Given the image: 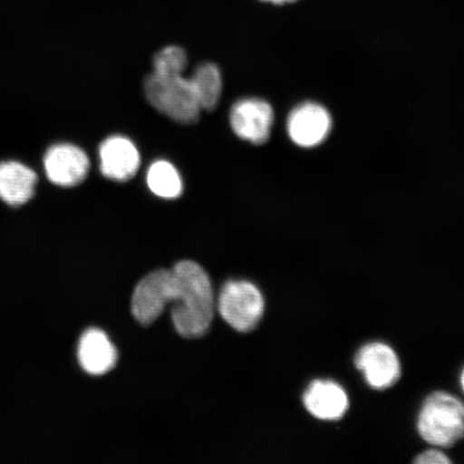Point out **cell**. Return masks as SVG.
Instances as JSON below:
<instances>
[{
    "instance_id": "obj_1",
    "label": "cell",
    "mask_w": 464,
    "mask_h": 464,
    "mask_svg": "<svg viewBox=\"0 0 464 464\" xmlns=\"http://www.w3.org/2000/svg\"><path fill=\"white\" fill-rule=\"evenodd\" d=\"M172 271L177 281L171 311L174 328L184 338H200L210 328L217 307L210 277L191 260L179 261Z\"/></svg>"
},
{
    "instance_id": "obj_2",
    "label": "cell",
    "mask_w": 464,
    "mask_h": 464,
    "mask_svg": "<svg viewBox=\"0 0 464 464\" xmlns=\"http://www.w3.org/2000/svg\"><path fill=\"white\" fill-rule=\"evenodd\" d=\"M417 430L428 444L451 448L464 439V404L448 392L431 393L421 406Z\"/></svg>"
},
{
    "instance_id": "obj_3",
    "label": "cell",
    "mask_w": 464,
    "mask_h": 464,
    "mask_svg": "<svg viewBox=\"0 0 464 464\" xmlns=\"http://www.w3.org/2000/svg\"><path fill=\"white\" fill-rule=\"evenodd\" d=\"M144 94L150 106L178 123L190 125L199 119L201 108L193 85L183 75L164 77L153 72L145 79Z\"/></svg>"
},
{
    "instance_id": "obj_4",
    "label": "cell",
    "mask_w": 464,
    "mask_h": 464,
    "mask_svg": "<svg viewBox=\"0 0 464 464\" xmlns=\"http://www.w3.org/2000/svg\"><path fill=\"white\" fill-rule=\"evenodd\" d=\"M220 316L239 333L257 327L265 312V299L254 284L246 281L226 283L218 300Z\"/></svg>"
},
{
    "instance_id": "obj_5",
    "label": "cell",
    "mask_w": 464,
    "mask_h": 464,
    "mask_svg": "<svg viewBox=\"0 0 464 464\" xmlns=\"http://www.w3.org/2000/svg\"><path fill=\"white\" fill-rule=\"evenodd\" d=\"M177 297V281L172 269L156 270L145 276L133 290L131 312L138 323L149 326Z\"/></svg>"
},
{
    "instance_id": "obj_6",
    "label": "cell",
    "mask_w": 464,
    "mask_h": 464,
    "mask_svg": "<svg viewBox=\"0 0 464 464\" xmlns=\"http://www.w3.org/2000/svg\"><path fill=\"white\" fill-rule=\"evenodd\" d=\"M229 121L232 130L242 140L261 145L269 140L275 112L269 102L246 98L232 106Z\"/></svg>"
},
{
    "instance_id": "obj_7",
    "label": "cell",
    "mask_w": 464,
    "mask_h": 464,
    "mask_svg": "<svg viewBox=\"0 0 464 464\" xmlns=\"http://www.w3.org/2000/svg\"><path fill=\"white\" fill-rule=\"evenodd\" d=\"M44 166L51 183L60 188H73L84 181L91 162L89 156L77 145L60 143L46 150Z\"/></svg>"
},
{
    "instance_id": "obj_8",
    "label": "cell",
    "mask_w": 464,
    "mask_h": 464,
    "mask_svg": "<svg viewBox=\"0 0 464 464\" xmlns=\"http://www.w3.org/2000/svg\"><path fill=\"white\" fill-rule=\"evenodd\" d=\"M355 365L368 385L377 391L392 387L401 376V364L396 352L381 342L362 346L355 357Z\"/></svg>"
},
{
    "instance_id": "obj_9",
    "label": "cell",
    "mask_w": 464,
    "mask_h": 464,
    "mask_svg": "<svg viewBox=\"0 0 464 464\" xmlns=\"http://www.w3.org/2000/svg\"><path fill=\"white\" fill-rule=\"evenodd\" d=\"M333 120L328 110L316 102H304L290 112L287 132L295 144L301 148L318 147L332 130Z\"/></svg>"
},
{
    "instance_id": "obj_10",
    "label": "cell",
    "mask_w": 464,
    "mask_h": 464,
    "mask_svg": "<svg viewBox=\"0 0 464 464\" xmlns=\"http://www.w3.org/2000/svg\"><path fill=\"white\" fill-rule=\"evenodd\" d=\"M101 171L113 181L125 182L136 176L140 168V153L129 138L112 136L100 147Z\"/></svg>"
},
{
    "instance_id": "obj_11",
    "label": "cell",
    "mask_w": 464,
    "mask_h": 464,
    "mask_svg": "<svg viewBox=\"0 0 464 464\" xmlns=\"http://www.w3.org/2000/svg\"><path fill=\"white\" fill-rule=\"evenodd\" d=\"M304 404L312 416L321 420H338L350 406L344 388L334 381H313L304 394Z\"/></svg>"
},
{
    "instance_id": "obj_12",
    "label": "cell",
    "mask_w": 464,
    "mask_h": 464,
    "mask_svg": "<svg viewBox=\"0 0 464 464\" xmlns=\"http://www.w3.org/2000/svg\"><path fill=\"white\" fill-rule=\"evenodd\" d=\"M38 177L22 162H0V200L11 207H21L33 199Z\"/></svg>"
},
{
    "instance_id": "obj_13",
    "label": "cell",
    "mask_w": 464,
    "mask_h": 464,
    "mask_svg": "<svg viewBox=\"0 0 464 464\" xmlns=\"http://www.w3.org/2000/svg\"><path fill=\"white\" fill-rule=\"evenodd\" d=\"M78 358L85 372L102 375L114 368L118 353L102 330L90 329L81 336Z\"/></svg>"
},
{
    "instance_id": "obj_14",
    "label": "cell",
    "mask_w": 464,
    "mask_h": 464,
    "mask_svg": "<svg viewBox=\"0 0 464 464\" xmlns=\"http://www.w3.org/2000/svg\"><path fill=\"white\" fill-rule=\"evenodd\" d=\"M189 80L201 110L216 109L223 92L222 73L216 63H201Z\"/></svg>"
},
{
    "instance_id": "obj_15",
    "label": "cell",
    "mask_w": 464,
    "mask_h": 464,
    "mask_svg": "<svg viewBox=\"0 0 464 464\" xmlns=\"http://www.w3.org/2000/svg\"><path fill=\"white\" fill-rule=\"evenodd\" d=\"M147 182L150 191L160 198L177 199L182 195V178L169 161L153 162L149 168Z\"/></svg>"
},
{
    "instance_id": "obj_16",
    "label": "cell",
    "mask_w": 464,
    "mask_h": 464,
    "mask_svg": "<svg viewBox=\"0 0 464 464\" xmlns=\"http://www.w3.org/2000/svg\"><path fill=\"white\" fill-rule=\"evenodd\" d=\"M187 52L177 45L167 46L155 55L153 61L154 73L164 77L183 75L188 67Z\"/></svg>"
},
{
    "instance_id": "obj_17",
    "label": "cell",
    "mask_w": 464,
    "mask_h": 464,
    "mask_svg": "<svg viewBox=\"0 0 464 464\" xmlns=\"http://www.w3.org/2000/svg\"><path fill=\"white\" fill-rule=\"evenodd\" d=\"M414 462L419 464H450L451 460L440 450H428L419 455Z\"/></svg>"
},
{
    "instance_id": "obj_18",
    "label": "cell",
    "mask_w": 464,
    "mask_h": 464,
    "mask_svg": "<svg viewBox=\"0 0 464 464\" xmlns=\"http://www.w3.org/2000/svg\"><path fill=\"white\" fill-rule=\"evenodd\" d=\"M260 2L269 3L272 5H283L298 2V0H260Z\"/></svg>"
},
{
    "instance_id": "obj_19",
    "label": "cell",
    "mask_w": 464,
    "mask_h": 464,
    "mask_svg": "<svg viewBox=\"0 0 464 464\" xmlns=\"http://www.w3.org/2000/svg\"><path fill=\"white\" fill-rule=\"evenodd\" d=\"M460 382H461L462 390L464 392V370L462 371V374H461V377H460Z\"/></svg>"
}]
</instances>
